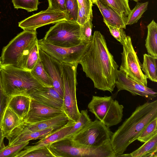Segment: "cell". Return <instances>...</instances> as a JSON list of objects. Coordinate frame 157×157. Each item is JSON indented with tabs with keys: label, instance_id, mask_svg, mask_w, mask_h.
Listing matches in <instances>:
<instances>
[{
	"label": "cell",
	"instance_id": "cell-1",
	"mask_svg": "<svg viewBox=\"0 0 157 157\" xmlns=\"http://www.w3.org/2000/svg\"><path fill=\"white\" fill-rule=\"evenodd\" d=\"M94 87L112 93L116 86L118 66L109 52L104 36L95 31L78 62Z\"/></svg>",
	"mask_w": 157,
	"mask_h": 157
},
{
	"label": "cell",
	"instance_id": "cell-2",
	"mask_svg": "<svg viewBox=\"0 0 157 157\" xmlns=\"http://www.w3.org/2000/svg\"><path fill=\"white\" fill-rule=\"evenodd\" d=\"M156 118V100L137 107L111 136L110 143L116 157L123 154L128 146L137 140L146 126Z\"/></svg>",
	"mask_w": 157,
	"mask_h": 157
},
{
	"label": "cell",
	"instance_id": "cell-3",
	"mask_svg": "<svg viewBox=\"0 0 157 157\" xmlns=\"http://www.w3.org/2000/svg\"><path fill=\"white\" fill-rule=\"evenodd\" d=\"M0 80L3 89L8 96L30 95L43 86L32 75L30 71L10 65L0 67Z\"/></svg>",
	"mask_w": 157,
	"mask_h": 157
},
{
	"label": "cell",
	"instance_id": "cell-4",
	"mask_svg": "<svg viewBox=\"0 0 157 157\" xmlns=\"http://www.w3.org/2000/svg\"><path fill=\"white\" fill-rule=\"evenodd\" d=\"M37 41L36 30H23L3 48L1 64L25 70L28 56Z\"/></svg>",
	"mask_w": 157,
	"mask_h": 157
},
{
	"label": "cell",
	"instance_id": "cell-5",
	"mask_svg": "<svg viewBox=\"0 0 157 157\" xmlns=\"http://www.w3.org/2000/svg\"><path fill=\"white\" fill-rule=\"evenodd\" d=\"M54 157H115L110 141L99 146H87L74 142L70 138H64L49 145Z\"/></svg>",
	"mask_w": 157,
	"mask_h": 157
},
{
	"label": "cell",
	"instance_id": "cell-6",
	"mask_svg": "<svg viewBox=\"0 0 157 157\" xmlns=\"http://www.w3.org/2000/svg\"><path fill=\"white\" fill-rule=\"evenodd\" d=\"M78 63H62L63 95L62 109L69 120L76 122L80 113L76 97L77 69Z\"/></svg>",
	"mask_w": 157,
	"mask_h": 157
},
{
	"label": "cell",
	"instance_id": "cell-7",
	"mask_svg": "<svg viewBox=\"0 0 157 157\" xmlns=\"http://www.w3.org/2000/svg\"><path fill=\"white\" fill-rule=\"evenodd\" d=\"M54 45L65 48L78 46L82 43L80 26L76 22L63 20L50 28L43 39Z\"/></svg>",
	"mask_w": 157,
	"mask_h": 157
},
{
	"label": "cell",
	"instance_id": "cell-8",
	"mask_svg": "<svg viewBox=\"0 0 157 157\" xmlns=\"http://www.w3.org/2000/svg\"><path fill=\"white\" fill-rule=\"evenodd\" d=\"M88 107L96 119L109 128L122 121L124 106L111 96H93Z\"/></svg>",
	"mask_w": 157,
	"mask_h": 157
},
{
	"label": "cell",
	"instance_id": "cell-9",
	"mask_svg": "<svg viewBox=\"0 0 157 157\" xmlns=\"http://www.w3.org/2000/svg\"><path fill=\"white\" fill-rule=\"evenodd\" d=\"M113 132L96 119L70 138L75 143L87 146H99L110 141Z\"/></svg>",
	"mask_w": 157,
	"mask_h": 157
},
{
	"label": "cell",
	"instance_id": "cell-10",
	"mask_svg": "<svg viewBox=\"0 0 157 157\" xmlns=\"http://www.w3.org/2000/svg\"><path fill=\"white\" fill-rule=\"evenodd\" d=\"M122 45L119 71L135 81L147 86V78L141 70L142 65L134 49L130 36H126Z\"/></svg>",
	"mask_w": 157,
	"mask_h": 157
},
{
	"label": "cell",
	"instance_id": "cell-11",
	"mask_svg": "<svg viewBox=\"0 0 157 157\" xmlns=\"http://www.w3.org/2000/svg\"><path fill=\"white\" fill-rule=\"evenodd\" d=\"M89 42L82 43L72 47L65 48L54 45L43 39L38 40L39 49L61 63H78Z\"/></svg>",
	"mask_w": 157,
	"mask_h": 157
},
{
	"label": "cell",
	"instance_id": "cell-12",
	"mask_svg": "<svg viewBox=\"0 0 157 157\" xmlns=\"http://www.w3.org/2000/svg\"><path fill=\"white\" fill-rule=\"evenodd\" d=\"M63 20H67L64 12L47 9L20 21L18 26L23 30H36L43 26Z\"/></svg>",
	"mask_w": 157,
	"mask_h": 157
},
{
	"label": "cell",
	"instance_id": "cell-13",
	"mask_svg": "<svg viewBox=\"0 0 157 157\" xmlns=\"http://www.w3.org/2000/svg\"><path fill=\"white\" fill-rule=\"evenodd\" d=\"M39 54L42 66L52 79L53 87L63 98V82L62 63L39 48Z\"/></svg>",
	"mask_w": 157,
	"mask_h": 157
},
{
	"label": "cell",
	"instance_id": "cell-14",
	"mask_svg": "<svg viewBox=\"0 0 157 157\" xmlns=\"http://www.w3.org/2000/svg\"><path fill=\"white\" fill-rule=\"evenodd\" d=\"M116 86L117 92L125 90L133 95H139L150 100L157 96V92L152 89L135 81L119 70L117 71Z\"/></svg>",
	"mask_w": 157,
	"mask_h": 157
},
{
	"label": "cell",
	"instance_id": "cell-15",
	"mask_svg": "<svg viewBox=\"0 0 157 157\" xmlns=\"http://www.w3.org/2000/svg\"><path fill=\"white\" fill-rule=\"evenodd\" d=\"M65 114L61 109L49 107L31 99L29 111L23 119L28 124H32Z\"/></svg>",
	"mask_w": 157,
	"mask_h": 157
},
{
	"label": "cell",
	"instance_id": "cell-16",
	"mask_svg": "<svg viewBox=\"0 0 157 157\" xmlns=\"http://www.w3.org/2000/svg\"><path fill=\"white\" fill-rule=\"evenodd\" d=\"M69 120L66 115L63 114L32 124L26 123L24 121L9 134L20 132H32L50 128H52L55 130L65 125Z\"/></svg>",
	"mask_w": 157,
	"mask_h": 157
},
{
	"label": "cell",
	"instance_id": "cell-17",
	"mask_svg": "<svg viewBox=\"0 0 157 157\" xmlns=\"http://www.w3.org/2000/svg\"><path fill=\"white\" fill-rule=\"evenodd\" d=\"M75 122L69 120L64 125L54 130L47 136L35 144L34 145L26 146L24 150L20 151L15 157H21L27 153L34 150L49 145L63 138L68 133Z\"/></svg>",
	"mask_w": 157,
	"mask_h": 157
},
{
	"label": "cell",
	"instance_id": "cell-18",
	"mask_svg": "<svg viewBox=\"0 0 157 157\" xmlns=\"http://www.w3.org/2000/svg\"><path fill=\"white\" fill-rule=\"evenodd\" d=\"M30 97L42 104L62 109L63 98L53 87L44 86L32 94Z\"/></svg>",
	"mask_w": 157,
	"mask_h": 157
},
{
	"label": "cell",
	"instance_id": "cell-19",
	"mask_svg": "<svg viewBox=\"0 0 157 157\" xmlns=\"http://www.w3.org/2000/svg\"><path fill=\"white\" fill-rule=\"evenodd\" d=\"M95 4L99 8L103 17L104 22L107 26L109 25L126 29V20L109 6H105L97 0Z\"/></svg>",
	"mask_w": 157,
	"mask_h": 157
},
{
	"label": "cell",
	"instance_id": "cell-20",
	"mask_svg": "<svg viewBox=\"0 0 157 157\" xmlns=\"http://www.w3.org/2000/svg\"><path fill=\"white\" fill-rule=\"evenodd\" d=\"M54 130L52 128L32 132H20L9 134L6 136L9 141L8 145H15L30 140H41L44 138Z\"/></svg>",
	"mask_w": 157,
	"mask_h": 157
},
{
	"label": "cell",
	"instance_id": "cell-21",
	"mask_svg": "<svg viewBox=\"0 0 157 157\" xmlns=\"http://www.w3.org/2000/svg\"><path fill=\"white\" fill-rule=\"evenodd\" d=\"M31 100L30 97L26 96H13L11 97L8 106L23 120L29 111Z\"/></svg>",
	"mask_w": 157,
	"mask_h": 157
},
{
	"label": "cell",
	"instance_id": "cell-22",
	"mask_svg": "<svg viewBox=\"0 0 157 157\" xmlns=\"http://www.w3.org/2000/svg\"><path fill=\"white\" fill-rule=\"evenodd\" d=\"M23 122V120L21 118L8 106L0 125L5 137Z\"/></svg>",
	"mask_w": 157,
	"mask_h": 157
},
{
	"label": "cell",
	"instance_id": "cell-23",
	"mask_svg": "<svg viewBox=\"0 0 157 157\" xmlns=\"http://www.w3.org/2000/svg\"><path fill=\"white\" fill-rule=\"evenodd\" d=\"M157 134L130 154L132 157H157Z\"/></svg>",
	"mask_w": 157,
	"mask_h": 157
},
{
	"label": "cell",
	"instance_id": "cell-24",
	"mask_svg": "<svg viewBox=\"0 0 157 157\" xmlns=\"http://www.w3.org/2000/svg\"><path fill=\"white\" fill-rule=\"evenodd\" d=\"M145 47L148 54L157 58V24L153 20L147 25Z\"/></svg>",
	"mask_w": 157,
	"mask_h": 157
},
{
	"label": "cell",
	"instance_id": "cell-25",
	"mask_svg": "<svg viewBox=\"0 0 157 157\" xmlns=\"http://www.w3.org/2000/svg\"><path fill=\"white\" fill-rule=\"evenodd\" d=\"M157 58L149 54L143 55V61L141 65V70L147 78L152 82H157Z\"/></svg>",
	"mask_w": 157,
	"mask_h": 157
},
{
	"label": "cell",
	"instance_id": "cell-26",
	"mask_svg": "<svg viewBox=\"0 0 157 157\" xmlns=\"http://www.w3.org/2000/svg\"><path fill=\"white\" fill-rule=\"evenodd\" d=\"M105 6L110 7L126 20L131 9L128 0H98Z\"/></svg>",
	"mask_w": 157,
	"mask_h": 157
},
{
	"label": "cell",
	"instance_id": "cell-27",
	"mask_svg": "<svg viewBox=\"0 0 157 157\" xmlns=\"http://www.w3.org/2000/svg\"><path fill=\"white\" fill-rule=\"evenodd\" d=\"M30 72L33 76L44 86L53 87L52 79L44 68L40 58Z\"/></svg>",
	"mask_w": 157,
	"mask_h": 157
},
{
	"label": "cell",
	"instance_id": "cell-28",
	"mask_svg": "<svg viewBox=\"0 0 157 157\" xmlns=\"http://www.w3.org/2000/svg\"><path fill=\"white\" fill-rule=\"evenodd\" d=\"M80 113L78 119L75 123L68 133L63 139L71 138L83 129L91 122V120L88 114L87 109L82 110Z\"/></svg>",
	"mask_w": 157,
	"mask_h": 157
},
{
	"label": "cell",
	"instance_id": "cell-29",
	"mask_svg": "<svg viewBox=\"0 0 157 157\" xmlns=\"http://www.w3.org/2000/svg\"><path fill=\"white\" fill-rule=\"evenodd\" d=\"M148 2H137L135 7L131 10L126 18V25H132L137 23L143 13L147 10Z\"/></svg>",
	"mask_w": 157,
	"mask_h": 157
},
{
	"label": "cell",
	"instance_id": "cell-30",
	"mask_svg": "<svg viewBox=\"0 0 157 157\" xmlns=\"http://www.w3.org/2000/svg\"><path fill=\"white\" fill-rule=\"evenodd\" d=\"M29 143V141H28L17 144L5 146L0 150V157H15Z\"/></svg>",
	"mask_w": 157,
	"mask_h": 157
},
{
	"label": "cell",
	"instance_id": "cell-31",
	"mask_svg": "<svg viewBox=\"0 0 157 157\" xmlns=\"http://www.w3.org/2000/svg\"><path fill=\"white\" fill-rule=\"evenodd\" d=\"M65 6L67 20L76 22L79 8L77 0H65Z\"/></svg>",
	"mask_w": 157,
	"mask_h": 157
},
{
	"label": "cell",
	"instance_id": "cell-32",
	"mask_svg": "<svg viewBox=\"0 0 157 157\" xmlns=\"http://www.w3.org/2000/svg\"><path fill=\"white\" fill-rule=\"evenodd\" d=\"M157 134V118L151 121L145 128L137 140L144 143Z\"/></svg>",
	"mask_w": 157,
	"mask_h": 157
},
{
	"label": "cell",
	"instance_id": "cell-33",
	"mask_svg": "<svg viewBox=\"0 0 157 157\" xmlns=\"http://www.w3.org/2000/svg\"><path fill=\"white\" fill-rule=\"evenodd\" d=\"M14 8L22 9L28 12L37 10L39 0H11Z\"/></svg>",
	"mask_w": 157,
	"mask_h": 157
},
{
	"label": "cell",
	"instance_id": "cell-34",
	"mask_svg": "<svg viewBox=\"0 0 157 157\" xmlns=\"http://www.w3.org/2000/svg\"><path fill=\"white\" fill-rule=\"evenodd\" d=\"M40 58L38 41L33 46L27 59L25 70L31 71L35 66Z\"/></svg>",
	"mask_w": 157,
	"mask_h": 157
},
{
	"label": "cell",
	"instance_id": "cell-35",
	"mask_svg": "<svg viewBox=\"0 0 157 157\" xmlns=\"http://www.w3.org/2000/svg\"><path fill=\"white\" fill-rule=\"evenodd\" d=\"M93 17L83 25L80 26L81 38L82 43H87L90 42L92 38V31L93 28L92 21Z\"/></svg>",
	"mask_w": 157,
	"mask_h": 157
},
{
	"label": "cell",
	"instance_id": "cell-36",
	"mask_svg": "<svg viewBox=\"0 0 157 157\" xmlns=\"http://www.w3.org/2000/svg\"><path fill=\"white\" fill-rule=\"evenodd\" d=\"M49 145L31 151L25 154L23 157H54L49 149Z\"/></svg>",
	"mask_w": 157,
	"mask_h": 157
},
{
	"label": "cell",
	"instance_id": "cell-37",
	"mask_svg": "<svg viewBox=\"0 0 157 157\" xmlns=\"http://www.w3.org/2000/svg\"><path fill=\"white\" fill-rule=\"evenodd\" d=\"M10 98L4 91L0 80V125Z\"/></svg>",
	"mask_w": 157,
	"mask_h": 157
},
{
	"label": "cell",
	"instance_id": "cell-38",
	"mask_svg": "<svg viewBox=\"0 0 157 157\" xmlns=\"http://www.w3.org/2000/svg\"><path fill=\"white\" fill-rule=\"evenodd\" d=\"M107 26L112 35L122 45L127 36L123 29L114 27L109 25Z\"/></svg>",
	"mask_w": 157,
	"mask_h": 157
},
{
	"label": "cell",
	"instance_id": "cell-39",
	"mask_svg": "<svg viewBox=\"0 0 157 157\" xmlns=\"http://www.w3.org/2000/svg\"><path fill=\"white\" fill-rule=\"evenodd\" d=\"M48 9L64 12L66 11L65 0H48Z\"/></svg>",
	"mask_w": 157,
	"mask_h": 157
},
{
	"label": "cell",
	"instance_id": "cell-40",
	"mask_svg": "<svg viewBox=\"0 0 157 157\" xmlns=\"http://www.w3.org/2000/svg\"><path fill=\"white\" fill-rule=\"evenodd\" d=\"M93 16H90L85 9L79 7L77 18L76 22L80 25H83L90 18Z\"/></svg>",
	"mask_w": 157,
	"mask_h": 157
},
{
	"label": "cell",
	"instance_id": "cell-41",
	"mask_svg": "<svg viewBox=\"0 0 157 157\" xmlns=\"http://www.w3.org/2000/svg\"><path fill=\"white\" fill-rule=\"evenodd\" d=\"M78 7L85 9L90 16H93L92 7L93 3L91 0H77Z\"/></svg>",
	"mask_w": 157,
	"mask_h": 157
},
{
	"label": "cell",
	"instance_id": "cell-42",
	"mask_svg": "<svg viewBox=\"0 0 157 157\" xmlns=\"http://www.w3.org/2000/svg\"><path fill=\"white\" fill-rule=\"evenodd\" d=\"M5 138V136L3 132L0 127V150L5 146L4 143V139Z\"/></svg>",
	"mask_w": 157,
	"mask_h": 157
},
{
	"label": "cell",
	"instance_id": "cell-43",
	"mask_svg": "<svg viewBox=\"0 0 157 157\" xmlns=\"http://www.w3.org/2000/svg\"><path fill=\"white\" fill-rule=\"evenodd\" d=\"M97 0H91L93 3L94 4H95L96 1H97Z\"/></svg>",
	"mask_w": 157,
	"mask_h": 157
},
{
	"label": "cell",
	"instance_id": "cell-44",
	"mask_svg": "<svg viewBox=\"0 0 157 157\" xmlns=\"http://www.w3.org/2000/svg\"><path fill=\"white\" fill-rule=\"evenodd\" d=\"M133 0V1H134L136 2H138L139 1H140V0Z\"/></svg>",
	"mask_w": 157,
	"mask_h": 157
},
{
	"label": "cell",
	"instance_id": "cell-45",
	"mask_svg": "<svg viewBox=\"0 0 157 157\" xmlns=\"http://www.w3.org/2000/svg\"><path fill=\"white\" fill-rule=\"evenodd\" d=\"M1 64V61L0 59V67Z\"/></svg>",
	"mask_w": 157,
	"mask_h": 157
}]
</instances>
